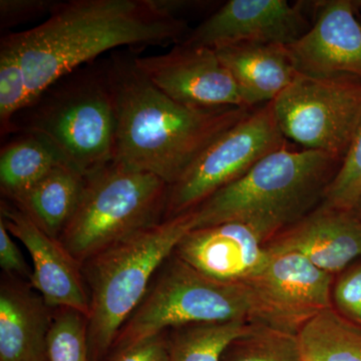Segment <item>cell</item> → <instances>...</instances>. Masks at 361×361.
Here are the masks:
<instances>
[{
    "mask_svg": "<svg viewBox=\"0 0 361 361\" xmlns=\"http://www.w3.org/2000/svg\"><path fill=\"white\" fill-rule=\"evenodd\" d=\"M190 32L187 20L163 16L149 0H68L58 1L44 23L4 35L0 44L20 59L30 104L59 78L104 52L176 45Z\"/></svg>",
    "mask_w": 361,
    "mask_h": 361,
    "instance_id": "6da1fadb",
    "label": "cell"
},
{
    "mask_svg": "<svg viewBox=\"0 0 361 361\" xmlns=\"http://www.w3.org/2000/svg\"><path fill=\"white\" fill-rule=\"evenodd\" d=\"M137 51H115L106 58L116 116L114 160L155 175L171 186L254 109L178 103L142 75L135 63Z\"/></svg>",
    "mask_w": 361,
    "mask_h": 361,
    "instance_id": "7a4b0ae2",
    "label": "cell"
},
{
    "mask_svg": "<svg viewBox=\"0 0 361 361\" xmlns=\"http://www.w3.org/2000/svg\"><path fill=\"white\" fill-rule=\"evenodd\" d=\"M341 163L291 145L277 149L193 209L194 229L239 221L254 226L266 243L322 203Z\"/></svg>",
    "mask_w": 361,
    "mask_h": 361,
    "instance_id": "3957f363",
    "label": "cell"
},
{
    "mask_svg": "<svg viewBox=\"0 0 361 361\" xmlns=\"http://www.w3.org/2000/svg\"><path fill=\"white\" fill-rule=\"evenodd\" d=\"M116 116L106 59L47 87L14 116L13 133L39 135L85 176L114 161Z\"/></svg>",
    "mask_w": 361,
    "mask_h": 361,
    "instance_id": "277c9868",
    "label": "cell"
},
{
    "mask_svg": "<svg viewBox=\"0 0 361 361\" xmlns=\"http://www.w3.org/2000/svg\"><path fill=\"white\" fill-rule=\"evenodd\" d=\"M195 228L191 210L111 244L82 263L90 297V361H104L123 323L144 298L152 278Z\"/></svg>",
    "mask_w": 361,
    "mask_h": 361,
    "instance_id": "5b68a950",
    "label": "cell"
},
{
    "mask_svg": "<svg viewBox=\"0 0 361 361\" xmlns=\"http://www.w3.org/2000/svg\"><path fill=\"white\" fill-rule=\"evenodd\" d=\"M75 215L59 241L82 265L97 252L165 220L169 185L115 160L85 176Z\"/></svg>",
    "mask_w": 361,
    "mask_h": 361,
    "instance_id": "8992f818",
    "label": "cell"
},
{
    "mask_svg": "<svg viewBox=\"0 0 361 361\" xmlns=\"http://www.w3.org/2000/svg\"><path fill=\"white\" fill-rule=\"evenodd\" d=\"M250 293L244 282L218 281L173 253L156 271L144 298L123 323L111 351L185 325L250 322Z\"/></svg>",
    "mask_w": 361,
    "mask_h": 361,
    "instance_id": "52a82bcc",
    "label": "cell"
},
{
    "mask_svg": "<svg viewBox=\"0 0 361 361\" xmlns=\"http://www.w3.org/2000/svg\"><path fill=\"white\" fill-rule=\"evenodd\" d=\"M273 109L287 141L343 161L361 122V78L298 73Z\"/></svg>",
    "mask_w": 361,
    "mask_h": 361,
    "instance_id": "ba28073f",
    "label": "cell"
},
{
    "mask_svg": "<svg viewBox=\"0 0 361 361\" xmlns=\"http://www.w3.org/2000/svg\"><path fill=\"white\" fill-rule=\"evenodd\" d=\"M275 118L273 102L254 109L205 149L169 186L165 220L193 210L211 195L246 174L264 157L288 146Z\"/></svg>",
    "mask_w": 361,
    "mask_h": 361,
    "instance_id": "9c48e42d",
    "label": "cell"
},
{
    "mask_svg": "<svg viewBox=\"0 0 361 361\" xmlns=\"http://www.w3.org/2000/svg\"><path fill=\"white\" fill-rule=\"evenodd\" d=\"M244 283L250 293V322L255 324L297 334L316 315L334 307V275L299 254L269 255Z\"/></svg>",
    "mask_w": 361,
    "mask_h": 361,
    "instance_id": "30bf717a",
    "label": "cell"
},
{
    "mask_svg": "<svg viewBox=\"0 0 361 361\" xmlns=\"http://www.w3.org/2000/svg\"><path fill=\"white\" fill-rule=\"evenodd\" d=\"M312 1L229 0L191 30L183 44L217 47L241 42L290 44L312 25Z\"/></svg>",
    "mask_w": 361,
    "mask_h": 361,
    "instance_id": "8fae6325",
    "label": "cell"
},
{
    "mask_svg": "<svg viewBox=\"0 0 361 361\" xmlns=\"http://www.w3.org/2000/svg\"><path fill=\"white\" fill-rule=\"evenodd\" d=\"M135 63L157 89L178 103L245 108L234 78L214 49L180 42L157 56H141L137 51Z\"/></svg>",
    "mask_w": 361,
    "mask_h": 361,
    "instance_id": "7c38bea8",
    "label": "cell"
},
{
    "mask_svg": "<svg viewBox=\"0 0 361 361\" xmlns=\"http://www.w3.org/2000/svg\"><path fill=\"white\" fill-rule=\"evenodd\" d=\"M361 0L312 1V25L286 45L300 75L312 78H361Z\"/></svg>",
    "mask_w": 361,
    "mask_h": 361,
    "instance_id": "4fadbf2b",
    "label": "cell"
},
{
    "mask_svg": "<svg viewBox=\"0 0 361 361\" xmlns=\"http://www.w3.org/2000/svg\"><path fill=\"white\" fill-rule=\"evenodd\" d=\"M0 219L32 259L30 284L52 310L90 314V297L82 265L59 239L40 229L18 206L1 199Z\"/></svg>",
    "mask_w": 361,
    "mask_h": 361,
    "instance_id": "5bb4252c",
    "label": "cell"
},
{
    "mask_svg": "<svg viewBox=\"0 0 361 361\" xmlns=\"http://www.w3.org/2000/svg\"><path fill=\"white\" fill-rule=\"evenodd\" d=\"M269 255L296 253L336 275L361 256V221L351 210L319 204L266 242Z\"/></svg>",
    "mask_w": 361,
    "mask_h": 361,
    "instance_id": "9a60e30c",
    "label": "cell"
},
{
    "mask_svg": "<svg viewBox=\"0 0 361 361\" xmlns=\"http://www.w3.org/2000/svg\"><path fill=\"white\" fill-rule=\"evenodd\" d=\"M264 244L254 226L231 221L191 230L174 254L206 276L239 283L256 274L269 258Z\"/></svg>",
    "mask_w": 361,
    "mask_h": 361,
    "instance_id": "2e32d148",
    "label": "cell"
},
{
    "mask_svg": "<svg viewBox=\"0 0 361 361\" xmlns=\"http://www.w3.org/2000/svg\"><path fill=\"white\" fill-rule=\"evenodd\" d=\"M54 310L30 281L2 274L0 281V361H49Z\"/></svg>",
    "mask_w": 361,
    "mask_h": 361,
    "instance_id": "e0dca14e",
    "label": "cell"
},
{
    "mask_svg": "<svg viewBox=\"0 0 361 361\" xmlns=\"http://www.w3.org/2000/svg\"><path fill=\"white\" fill-rule=\"evenodd\" d=\"M215 51L250 110L274 102L298 75L285 44L241 42Z\"/></svg>",
    "mask_w": 361,
    "mask_h": 361,
    "instance_id": "ac0fdd59",
    "label": "cell"
},
{
    "mask_svg": "<svg viewBox=\"0 0 361 361\" xmlns=\"http://www.w3.org/2000/svg\"><path fill=\"white\" fill-rule=\"evenodd\" d=\"M85 182L84 174L68 164H61L11 203L40 229L59 239L80 205Z\"/></svg>",
    "mask_w": 361,
    "mask_h": 361,
    "instance_id": "d6986e66",
    "label": "cell"
},
{
    "mask_svg": "<svg viewBox=\"0 0 361 361\" xmlns=\"http://www.w3.org/2000/svg\"><path fill=\"white\" fill-rule=\"evenodd\" d=\"M61 164L66 163L45 140L30 133H18L0 151L2 199L16 201Z\"/></svg>",
    "mask_w": 361,
    "mask_h": 361,
    "instance_id": "ffe728a7",
    "label": "cell"
},
{
    "mask_svg": "<svg viewBox=\"0 0 361 361\" xmlns=\"http://www.w3.org/2000/svg\"><path fill=\"white\" fill-rule=\"evenodd\" d=\"M297 337L303 361H361V326L334 307L306 323Z\"/></svg>",
    "mask_w": 361,
    "mask_h": 361,
    "instance_id": "44dd1931",
    "label": "cell"
},
{
    "mask_svg": "<svg viewBox=\"0 0 361 361\" xmlns=\"http://www.w3.org/2000/svg\"><path fill=\"white\" fill-rule=\"evenodd\" d=\"M247 320L201 323L168 331L169 361H222L233 341L250 331Z\"/></svg>",
    "mask_w": 361,
    "mask_h": 361,
    "instance_id": "7402d4cb",
    "label": "cell"
},
{
    "mask_svg": "<svg viewBox=\"0 0 361 361\" xmlns=\"http://www.w3.org/2000/svg\"><path fill=\"white\" fill-rule=\"evenodd\" d=\"M222 361H303L297 334L253 323L226 349Z\"/></svg>",
    "mask_w": 361,
    "mask_h": 361,
    "instance_id": "603a6c76",
    "label": "cell"
},
{
    "mask_svg": "<svg viewBox=\"0 0 361 361\" xmlns=\"http://www.w3.org/2000/svg\"><path fill=\"white\" fill-rule=\"evenodd\" d=\"M49 361H90L87 318L71 310H54L49 341Z\"/></svg>",
    "mask_w": 361,
    "mask_h": 361,
    "instance_id": "cb8c5ba5",
    "label": "cell"
},
{
    "mask_svg": "<svg viewBox=\"0 0 361 361\" xmlns=\"http://www.w3.org/2000/svg\"><path fill=\"white\" fill-rule=\"evenodd\" d=\"M28 104V89L20 59L0 44V130L1 135L13 133L14 116Z\"/></svg>",
    "mask_w": 361,
    "mask_h": 361,
    "instance_id": "d4e9b609",
    "label": "cell"
},
{
    "mask_svg": "<svg viewBox=\"0 0 361 361\" xmlns=\"http://www.w3.org/2000/svg\"><path fill=\"white\" fill-rule=\"evenodd\" d=\"M361 195V122L341 168L325 191L322 205L351 210Z\"/></svg>",
    "mask_w": 361,
    "mask_h": 361,
    "instance_id": "484cf974",
    "label": "cell"
},
{
    "mask_svg": "<svg viewBox=\"0 0 361 361\" xmlns=\"http://www.w3.org/2000/svg\"><path fill=\"white\" fill-rule=\"evenodd\" d=\"M332 306L345 319L361 326V264L343 271L336 280Z\"/></svg>",
    "mask_w": 361,
    "mask_h": 361,
    "instance_id": "4316f807",
    "label": "cell"
},
{
    "mask_svg": "<svg viewBox=\"0 0 361 361\" xmlns=\"http://www.w3.org/2000/svg\"><path fill=\"white\" fill-rule=\"evenodd\" d=\"M56 0H0V28L8 30L51 14Z\"/></svg>",
    "mask_w": 361,
    "mask_h": 361,
    "instance_id": "83f0119b",
    "label": "cell"
},
{
    "mask_svg": "<svg viewBox=\"0 0 361 361\" xmlns=\"http://www.w3.org/2000/svg\"><path fill=\"white\" fill-rule=\"evenodd\" d=\"M168 331L111 351L104 361H169Z\"/></svg>",
    "mask_w": 361,
    "mask_h": 361,
    "instance_id": "f1b7e54d",
    "label": "cell"
},
{
    "mask_svg": "<svg viewBox=\"0 0 361 361\" xmlns=\"http://www.w3.org/2000/svg\"><path fill=\"white\" fill-rule=\"evenodd\" d=\"M0 267L6 275L20 277L30 281L32 268L28 267L23 253L13 241L4 221L0 219Z\"/></svg>",
    "mask_w": 361,
    "mask_h": 361,
    "instance_id": "f546056e",
    "label": "cell"
},
{
    "mask_svg": "<svg viewBox=\"0 0 361 361\" xmlns=\"http://www.w3.org/2000/svg\"><path fill=\"white\" fill-rule=\"evenodd\" d=\"M149 4L158 13L168 18L185 20V14L201 11L212 6V1L200 0H149Z\"/></svg>",
    "mask_w": 361,
    "mask_h": 361,
    "instance_id": "4dcf8cb0",
    "label": "cell"
},
{
    "mask_svg": "<svg viewBox=\"0 0 361 361\" xmlns=\"http://www.w3.org/2000/svg\"><path fill=\"white\" fill-rule=\"evenodd\" d=\"M351 211H353V212L355 214L356 217L361 221V195L360 198L357 199V201L355 202V206L353 207Z\"/></svg>",
    "mask_w": 361,
    "mask_h": 361,
    "instance_id": "1f68e13d",
    "label": "cell"
},
{
    "mask_svg": "<svg viewBox=\"0 0 361 361\" xmlns=\"http://www.w3.org/2000/svg\"><path fill=\"white\" fill-rule=\"evenodd\" d=\"M356 16H357L358 20L361 23V2L360 6H358L357 13H356Z\"/></svg>",
    "mask_w": 361,
    "mask_h": 361,
    "instance_id": "d6a6232c",
    "label": "cell"
}]
</instances>
